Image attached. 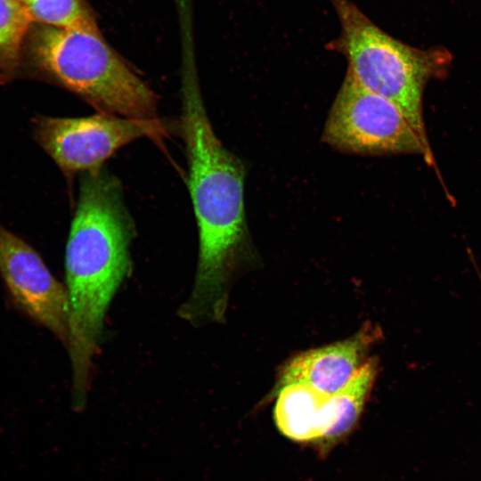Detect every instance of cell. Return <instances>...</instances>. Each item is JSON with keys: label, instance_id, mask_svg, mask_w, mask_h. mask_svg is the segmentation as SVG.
I'll use <instances>...</instances> for the list:
<instances>
[{"label": "cell", "instance_id": "3957f363", "mask_svg": "<svg viewBox=\"0 0 481 481\" xmlns=\"http://www.w3.org/2000/svg\"><path fill=\"white\" fill-rule=\"evenodd\" d=\"M31 72L100 113L157 118L158 97L108 45L97 29H30L23 53Z\"/></svg>", "mask_w": 481, "mask_h": 481}, {"label": "cell", "instance_id": "52a82bcc", "mask_svg": "<svg viewBox=\"0 0 481 481\" xmlns=\"http://www.w3.org/2000/svg\"><path fill=\"white\" fill-rule=\"evenodd\" d=\"M0 274L16 306L51 331L68 350L70 316L66 287L33 247L2 224Z\"/></svg>", "mask_w": 481, "mask_h": 481}, {"label": "cell", "instance_id": "7a4b0ae2", "mask_svg": "<svg viewBox=\"0 0 481 481\" xmlns=\"http://www.w3.org/2000/svg\"><path fill=\"white\" fill-rule=\"evenodd\" d=\"M135 225L117 176L105 168L80 174L77 206L65 251L69 304V355L76 398L85 396L104 319L130 274Z\"/></svg>", "mask_w": 481, "mask_h": 481}, {"label": "cell", "instance_id": "5b68a950", "mask_svg": "<svg viewBox=\"0 0 481 481\" xmlns=\"http://www.w3.org/2000/svg\"><path fill=\"white\" fill-rule=\"evenodd\" d=\"M322 140L349 154H420L433 164L430 146L400 109L357 84L346 73L326 119Z\"/></svg>", "mask_w": 481, "mask_h": 481}, {"label": "cell", "instance_id": "30bf717a", "mask_svg": "<svg viewBox=\"0 0 481 481\" xmlns=\"http://www.w3.org/2000/svg\"><path fill=\"white\" fill-rule=\"evenodd\" d=\"M328 395L303 383H290L276 389L274 420L286 437L316 444L321 436Z\"/></svg>", "mask_w": 481, "mask_h": 481}, {"label": "cell", "instance_id": "8fae6325", "mask_svg": "<svg viewBox=\"0 0 481 481\" xmlns=\"http://www.w3.org/2000/svg\"><path fill=\"white\" fill-rule=\"evenodd\" d=\"M33 20L20 0H0V82L18 73Z\"/></svg>", "mask_w": 481, "mask_h": 481}, {"label": "cell", "instance_id": "9c48e42d", "mask_svg": "<svg viewBox=\"0 0 481 481\" xmlns=\"http://www.w3.org/2000/svg\"><path fill=\"white\" fill-rule=\"evenodd\" d=\"M378 372L379 360L371 356L342 389L328 397L316 443L322 452H328L357 424Z\"/></svg>", "mask_w": 481, "mask_h": 481}, {"label": "cell", "instance_id": "6da1fadb", "mask_svg": "<svg viewBox=\"0 0 481 481\" xmlns=\"http://www.w3.org/2000/svg\"><path fill=\"white\" fill-rule=\"evenodd\" d=\"M178 132L188 164V190L199 233L195 279L179 316L199 327L223 323L232 281L251 255L244 205L245 166L216 135L196 69L181 80Z\"/></svg>", "mask_w": 481, "mask_h": 481}, {"label": "cell", "instance_id": "ba28073f", "mask_svg": "<svg viewBox=\"0 0 481 481\" xmlns=\"http://www.w3.org/2000/svg\"><path fill=\"white\" fill-rule=\"evenodd\" d=\"M380 338V329L367 323L348 338L301 352L282 366L276 389L290 383H303L330 396L359 371L370 358V349Z\"/></svg>", "mask_w": 481, "mask_h": 481}, {"label": "cell", "instance_id": "7c38bea8", "mask_svg": "<svg viewBox=\"0 0 481 481\" xmlns=\"http://www.w3.org/2000/svg\"><path fill=\"white\" fill-rule=\"evenodd\" d=\"M31 20L56 28L97 29L85 0H20Z\"/></svg>", "mask_w": 481, "mask_h": 481}, {"label": "cell", "instance_id": "277c9868", "mask_svg": "<svg viewBox=\"0 0 481 481\" xmlns=\"http://www.w3.org/2000/svg\"><path fill=\"white\" fill-rule=\"evenodd\" d=\"M329 1L341 32L325 48L344 55L346 73L363 88L397 106L430 146L422 115V95L429 79L445 75L452 54L444 47L421 50L401 42L379 29L351 0Z\"/></svg>", "mask_w": 481, "mask_h": 481}, {"label": "cell", "instance_id": "8992f818", "mask_svg": "<svg viewBox=\"0 0 481 481\" xmlns=\"http://www.w3.org/2000/svg\"><path fill=\"white\" fill-rule=\"evenodd\" d=\"M169 125L160 118L97 113L80 118L40 116L34 136L67 176L95 171L117 151L143 137L160 139Z\"/></svg>", "mask_w": 481, "mask_h": 481}]
</instances>
